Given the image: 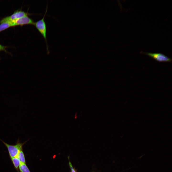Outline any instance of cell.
<instances>
[{"mask_svg": "<svg viewBox=\"0 0 172 172\" xmlns=\"http://www.w3.org/2000/svg\"><path fill=\"white\" fill-rule=\"evenodd\" d=\"M69 164L71 169V172H76L75 169L73 167L70 161L69 162Z\"/></svg>", "mask_w": 172, "mask_h": 172, "instance_id": "11", "label": "cell"}, {"mask_svg": "<svg viewBox=\"0 0 172 172\" xmlns=\"http://www.w3.org/2000/svg\"><path fill=\"white\" fill-rule=\"evenodd\" d=\"M46 8L45 12L43 17L41 19L35 22L34 25L44 38L46 43L47 50H48V45L47 43L46 38V26L44 20L45 16L47 11V6Z\"/></svg>", "mask_w": 172, "mask_h": 172, "instance_id": "2", "label": "cell"}, {"mask_svg": "<svg viewBox=\"0 0 172 172\" xmlns=\"http://www.w3.org/2000/svg\"><path fill=\"white\" fill-rule=\"evenodd\" d=\"M15 26L12 22H5L0 23V32L10 27Z\"/></svg>", "mask_w": 172, "mask_h": 172, "instance_id": "6", "label": "cell"}, {"mask_svg": "<svg viewBox=\"0 0 172 172\" xmlns=\"http://www.w3.org/2000/svg\"><path fill=\"white\" fill-rule=\"evenodd\" d=\"M15 26L23 25L27 24L34 25L35 22L28 16H26L19 18L13 22Z\"/></svg>", "mask_w": 172, "mask_h": 172, "instance_id": "5", "label": "cell"}, {"mask_svg": "<svg viewBox=\"0 0 172 172\" xmlns=\"http://www.w3.org/2000/svg\"><path fill=\"white\" fill-rule=\"evenodd\" d=\"M6 48V47L3 46L0 44V51H4L6 52H7L5 49Z\"/></svg>", "mask_w": 172, "mask_h": 172, "instance_id": "10", "label": "cell"}, {"mask_svg": "<svg viewBox=\"0 0 172 172\" xmlns=\"http://www.w3.org/2000/svg\"><path fill=\"white\" fill-rule=\"evenodd\" d=\"M27 12L22 10H18L15 11L12 15L5 17L0 21V23L5 22H13L23 16H28Z\"/></svg>", "mask_w": 172, "mask_h": 172, "instance_id": "3", "label": "cell"}, {"mask_svg": "<svg viewBox=\"0 0 172 172\" xmlns=\"http://www.w3.org/2000/svg\"><path fill=\"white\" fill-rule=\"evenodd\" d=\"M0 140L7 147L11 158L17 156L19 152L22 150L23 145L27 141L23 143H22L18 140L16 145H11L5 142L1 139Z\"/></svg>", "mask_w": 172, "mask_h": 172, "instance_id": "1", "label": "cell"}, {"mask_svg": "<svg viewBox=\"0 0 172 172\" xmlns=\"http://www.w3.org/2000/svg\"><path fill=\"white\" fill-rule=\"evenodd\" d=\"M11 159L15 168L18 172L19 167L21 163L19 160L16 156Z\"/></svg>", "mask_w": 172, "mask_h": 172, "instance_id": "7", "label": "cell"}, {"mask_svg": "<svg viewBox=\"0 0 172 172\" xmlns=\"http://www.w3.org/2000/svg\"><path fill=\"white\" fill-rule=\"evenodd\" d=\"M19 169L20 172H30L25 163H21Z\"/></svg>", "mask_w": 172, "mask_h": 172, "instance_id": "8", "label": "cell"}, {"mask_svg": "<svg viewBox=\"0 0 172 172\" xmlns=\"http://www.w3.org/2000/svg\"><path fill=\"white\" fill-rule=\"evenodd\" d=\"M141 53L151 57L159 62H170L172 60L171 59L161 53H152L142 51Z\"/></svg>", "mask_w": 172, "mask_h": 172, "instance_id": "4", "label": "cell"}, {"mask_svg": "<svg viewBox=\"0 0 172 172\" xmlns=\"http://www.w3.org/2000/svg\"><path fill=\"white\" fill-rule=\"evenodd\" d=\"M16 156L18 158L21 163H26L25 156L22 150L19 152Z\"/></svg>", "mask_w": 172, "mask_h": 172, "instance_id": "9", "label": "cell"}]
</instances>
